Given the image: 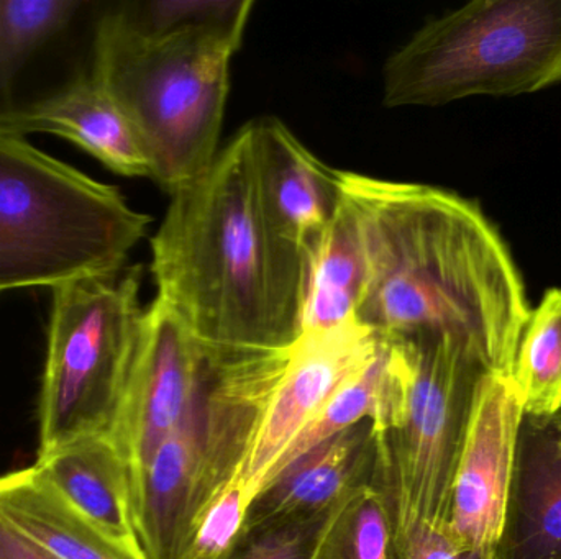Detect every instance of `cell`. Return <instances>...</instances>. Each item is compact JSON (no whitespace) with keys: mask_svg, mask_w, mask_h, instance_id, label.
<instances>
[{"mask_svg":"<svg viewBox=\"0 0 561 559\" xmlns=\"http://www.w3.org/2000/svg\"><path fill=\"white\" fill-rule=\"evenodd\" d=\"M362 235L366 286L356 321L385 338L442 331L511 377L530 315L516 263L474 200L427 184L340 171Z\"/></svg>","mask_w":561,"mask_h":559,"instance_id":"6da1fadb","label":"cell"},{"mask_svg":"<svg viewBox=\"0 0 561 559\" xmlns=\"http://www.w3.org/2000/svg\"><path fill=\"white\" fill-rule=\"evenodd\" d=\"M151 255L157 298L206 343L284 348L302 335L310 259L266 216L250 124L171 196Z\"/></svg>","mask_w":561,"mask_h":559,"instance_id":"7a4b0ae2","label":"cell"},{"mask_svg":"<svg viewBox=\"0 0 561 559\" xmlns=\"http://www.w3.org/2000/svg\"><path fill=\"white\" fill-rule=\"evenodd\" d=\"M252 0L124 3L95 28L91 74L134 128L150 177L170 196L219 154L230 65Z\"/></svg>","mask_w":561,"mask_h":559,"instance_id":"3957f363","label":"cell"},{"mask_svg":"<svg viewBox=\"0 0 561 559\" xmlns=\"http://www.w3.org/2000/svg\"><path fill=\"white\" fill-rule=\"evenodd\" d=\"M150 222L117 187L0 135V294L121 272Z\"/></svg>","mask_w":561,"mask_h":559,"instance_id":"277c9868","label":"cell"},{"mask_svg":"<svg viewBox=\"0 0 561 559\" xmlns=\"http://www.w3.org/2000/svg\"><path fill=\"white\" fill-rule=\"evenodd\" d=\"M561 82V0H477L422 26L382 69L388 107L519 95Z\"/></svg>","mask_w":561,"mask_h":559,"instance_id":"5b68a950","label":"cell"},{"mask_svg":"<svg viewBox=\"0 0 561 559\" xmlns=\"http://www.w3.org/2000/svg\"><path fill=\"white\" fill-rule=\"evenodd\" d=\"M405 366L401 427L375 446L388 482L394 557L421 527H445L451 482L480 381L493 371L463 338L419 331L388 338Z\"/></svg>","mask_w":561,"mask_h":559,"instance_id":"8992f818","label":"cell"},{"mask_svg":"<svg viewBox=\"0 0 561 559\" xmlns=\"http://www.w3.org/2000/svg\"><path fill=\"white\" fill-rule=\"evenodd\" d=\"M140 282L134 266L51 289L38 456L107 432L144 318Z\"/></svg>","mask_w":561,"mask_h":559,"instance_id":"52a82bcc","label":"cell"},{"mask_svg":"<svg viewBox=\"0 0 561 559\" xmlns=\"http://www.w3.org/2000/svg\"><path fill=\"white\" fill-rule=\"evenodd\" d=\"M209 351L167 302L145 308L107 427L131 482L203 396Z\"/></svg>","mask_w":561,"mask_h":559,"instance_id":"ba28073f","label":"cell"},{"mask_svg":"<svg viewBox=\"0 0 561 559\" xmlns=\"http://www.w3.org/2000/svg\"><path fill=\"white\" fill-rule=\"evenodd\" d=\"M381 341V335L352 321L332 330L304 334L294 343L286 371L232 479L242 486L250 504L265 492L273 469L294 440L333 394L376 357Z\"/></svg>","mask_w":561,"mask_h":559,"instance_id":"9c48e42d","label":"cell"},{"mask_svg":"<svg viewBox=\"0 0 561 559\" xmlns=\"http://www.w3.org/2000/svg\"><path fill=\"white\" fill-rule=\"evenodd\" d=\"M523 416L511 377L488 371L458 455L447 528L461 545L490 559L503 524Z\"/></svg>","mask_w":561,"mask_h":559,"instance_id":"30bf717a","label":"cell"},{"mask_svg":"<svg viewBox=\"0 0 561 559\" xmlns=\"http://www.w3.org/2000/svg\"><path fill=\"white\" fill-rule=\"evenodd\" d=\"M250 128L266 216L310 259L342 206L340 171L310 153L278 118L250 121Z\"/></svg>","mask_w":561,"mask_h":559,"instance_id":"8fae6325","label":"cell"},{"mask_svg":"<svg viewBox=\"0 0 561 559\" xmlns=\"http://www.w3.org/2000/svg\"><path fill=\"white\" fill-rule=\"evenodd\" d=\"M491 559H561V414H524Z\"/></svg>","mask_w":561,"mask_h":559,"instance_id":"7c38bea8","label":"cell"},{"mask_svg":"<svg viewBox=\"0 0 561 559\" xmlns=\"http://www.w3.org/2000/svg\"><path fill=\"white\" fill-rule=\"evenodd\" d=\"M58 135L121 176L150 177L134 128L92 74H81L46 97L0 110V135Z\"/></svg>","mask_w":561,"mask_h":559,"instance_id":"4fadbf2b","label":"cell"},{"mask_svg":"<svg viewBox=\"0 0 561 559\" xmlns=\"http://www.w3.org/2000/svg\"><path fill=\"white\" fill-rule=\"evenodd\" d=\"M203 399L204 393L131 482L134 525L147 559H178L190 540L203 452Z\"/></svg>","mask_w":561,"mask_h":559,"instance_id":"5bb4252c","label":"cell"},{"mask_svg":"<svg viewBox=\"0 0 561 559\" xmlns=\"http://www.w3.org/2000/svg\"><path fill=\"white\" fill-rule=\"evenodd\" d=\"M36 471L108 540L137 559L138 541L127 462L107 432L88 433L39 455Z\"/></svg>","mask_w":561,"mask_h":559,"instance_id":"9a60e30c","label":"cell"},{"mask_svg":"<svg viewBox=\"0 0 561 559\" xmlns=\"http://www.w3.org/2000/svg\"><path fill=\"white\" fill-rule=\"evenodd\" d=\"M373 445L371 427L363 422L307 453L252 505L243 534L325 514L352 486L358 485L356 473Z\"/></svg>","mask_w":561,"mask_h":559,"instance_id":"2e32d148","label":"cell"},{"mask_svg":"<svg viewBox=\"0 0 561 559\" xmlns=\"http://www.w3.org/2000/svg\"><path fill=\"white\" fill-rule=\"evenodd\" d=\"M0 517L56 559H137L71 508L35 466L0 476Z\"/></svg>","mask_w":561,"mask_h":559,"instance_id":"e0dca14e","label":"cell"},{"mask_svg":"<svg viewBox=\"0 0 561 559\" xmlns=\"http://www.w3.org/2000/svg\"><path fill=\"white\" fill-rule=\"evenodd\" d=\"M365 286L366 258L362 235L352 209L342 199L335 219L310 256L302 335L332 330L356 321Z\"/></svg>","mask_w":561,"mask_h":559,"instance_id":"ac0fdd59","label":"cell"},{"mask_svg":"<svg viewBox=\"0 0 561 559\" xmlns=\"http://www.w3.org/2000/svg\"><path fill=\"white\" fill-rule=\"evenodd\" d=\"M306 559H396L385 492L366 482L352 486L322 515Z\"/></svg>","mask_w":561,"mask_h":559,"instance_id":"d6986e66","label":"cell"},{"mask_svg":"<svg viewBox=\"0 0 561 559\" xmlns=\"http://www.w3.org/2000/svg\"><path fill=\"white\" fill-rule=\"evenodd\" d=\"M511 381L530 416L561 414V289H549L530 311Z\"/></svg>","mask_w":561,"mask_h":559,"instance_id":"ffe728a7","label":"cell"},{"mask_svg":"<svg viewBox=\"0 0 561 559\" xmlns=\"http://www.w3.org/2000/svg\"><path fill=\"white\" fill-rule=\"evenodd\" d=\"M82 7L78 0H0V110L13 105V84L30 58Z\"/></svg>","mask_w":561,"mask_h":559,"instance_id":"44dd1931","label":"cell"},{"mask_svg":"<svg viewBox=\"0 0 561 559\" xmlns=\"http://www.w3.org/2000/svg\"><path fill=\"white\" fill-rule=\"evenodd\" d=\"M250 509L242 486L230 481L204 509L178 559H229L245 531Z\"/></svg>","mask_w":561,"mask_h":559,"instance_id":"7402d4cb","label":"cell"},{"mask_svg":"<svg viewBox=\"0 0 561 559\" xmlns=\"http://www.w3.org/2000/svg\"><path fill=\"white\" fill-rule=\"evenodd\" d=\"M396 559H490L461 545L445 527H421L405 541Z\"/></svg>","mask_w":561,"mask_h":559,"instance_id":"603a6c76","label":"cell"},{"mask_svg":"<svg viewBox=\"0 0 561 559\" xmlns=\"http://www.w3.org/2000/svg\"><path fill=\"white\" fill-rule=\"evenodd\" d=\"M307 550L306 528L286 524L263 534L239 559H306Z\"/></svg>","mask_w":561,"mask_h":559,"instance_id":"cb8c5ba5","label":"cell"},{"mask_svg":"<svg viewBox=\"0 0 561 559\" xmlns=\"http://www.w3.org/2000/svg\"><path fill=\"white\" fill-rule=\"evenodd\" d=\"M0 559H56L26 540L0 517Z\"/></svg>","mask_w":561,"mask_h":559,"instance_id":"d4e9b609","label":"cell"}]
</instances>
